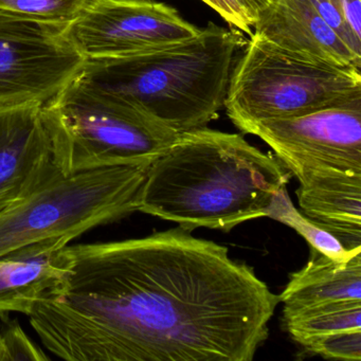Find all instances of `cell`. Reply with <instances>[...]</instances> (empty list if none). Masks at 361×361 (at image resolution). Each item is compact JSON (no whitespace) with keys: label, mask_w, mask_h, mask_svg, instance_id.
I'll use <instances>...</instances> for the list:
<instances>
[{"label":"cell","mask_w":361,"mask_h":361,"mask_svg":"<svg viewBox=\"0 0 361 361\" xmlns=\"http://www.w3.org/2000/svg\"><path fill=\"white\" fill-rule=\"evenodd\" d=\"M202 28L155 0H94L64 28L86 59L119 58L193 39Z\"/></svg>","instance_id":"9c48e42d"},{"label":"cell","mask_w":361,"mask_h":361,"mask_svg":"<svg viewBox=\"0 0 361 361\" xmlns=\"http://www.w3.org/2000/svg\"><path fill=\"white\" fill-rule=\"evenodd\" d=\"M71 269L29 316L69 361H251L279 295L185 228L66 246Z\"/></svg>","instance_id":"6da1fadb"},{"label":"cell","mask_w":361,"mask_h":361,"mask_svg":"<svg viewBox=\"0 0 361 361\" xmlns=\"http://www.w3.org/2000/svg\"><path fill=\"white\" fill-rule=\"evenodd\" d=\"M94 0H0V11L65 28Z\"/></svg>","instance_id":"e0dca14e"},{"label":"cell","mask_w":361,"mask_h":361,"mask_svg":"<svg viewBox=\"0 0 361 361\" xmlns=\"http://www.w3.org/2000/svg\"><path fill=\"white\" fill-rule=\"evenodd\" d=\"M84 62L62 27L0 11V105L47 104Z\"/></svg>","instance_id":"52a82bcc"},{"label":"cell","mask_w":361,"mask_h":361,"mask_svg":"<svg viewBox=\"0 0 361 361\" xmlns=\"http://www.w3.org/2000/svg\"><path fill=\"white\" fill-rule=\"evenodd\" d=\"M152 164L94 169L58 176L0 211V257L51 238L69 242L138 211Z\"/></svg>","instance_id":"5b68a950"},{"label":"cell","mask_w":361,"mask_h":361,"mask_svg":"<svg viewBox=\"0 0 361 361\" xmlns=\"http://www.w3.org/2000/svg\"><path fill=\"white\" fill-rule=\"evenodd\" d=\"M45 111L54 158L64 174L153 164L178 136L77 79L45 104Z\"/></svg>","instance_id":"277c9868"},{"label":"cell","mask_w":361,"mask_h":361,"mask_svg":"<svg viewBox=\"0 0 361 361\" xmlns=\"http://www.w3.org/2000/svg\"><path fill=\"white\" fill-rule=\"evenodd\" d=\"M299 344L310 354L323 358L361 360V329L308 338Z\"/></svg>","instance_id":"ac0fdd59"},{"label":"cell","mask_w":361,"mask_h":361,"mask_svg":"<svg viewBox=\"0 0 361 361\" xmlns=\"http://www.w3.org/2000/svg\"><path fill=\"white\" fill-rule=\"evenodd\" d=\"M361 301V252L338 262L310 247L307 264L289 276L279 301L283 314L318 304Z\"/></svg>","instance_id":"5bb4252c"},{"label":"cell","mask_w":361,"mask_h":361,"mask_svg":"<svg viewBox=\"0 0 361 361\" xmlns=\"http://www.w3.org/2000/svg\"><path fill=\"white\" fill-rule=\"evenodd\" d=\"M60 173L45 105H0V211L24 200Z\"/></svg>","instance_id":"30bf717a"},{"label":"cell","mask_w":361,"mask_h":361,"mask_svg":"<svg viewBox=\"0 0 361 361\" xmlns=\"http://www.w3.org/2000/svg\"><path fill=\"white\" fill-rule=\"evenodd\" d=\"M251 35L300 60L361 67V54L324 22L310 0H269L259 12Z\"/></svg>","instance_id":"8fae6325"},{"label":"cell","mask_w":361,"mask_h":361,"mask_svg":"<svg viewBox=\"0 0 361 361\" xmlns=\"http://www.w3.org/2000/svg\"><path fill=\"white\" fill-rule=\"evenodd\" d=\"M291 173L240 134L206 128L178 134L149 166L138 211L193 231L230 232L267 217Z\"/></svg>","instance_id":"7a4b0ae2"},{"label":"cell","mask_w":361,"mask_h":361,"mask_svg":"<svg viewBox=\"0 0 361 361\" xmlns=\"http://www.w3.org/2000/svg\"><path fill=\"white\" fill-rule=\"evenodd\" d=\"M246 42L240 31L209 23L187 41L119 58L86 59L75 79L181 134L219 118Z\"/></svg>","instance_id":"3957f363"},{"label":"cell","mask_w":361,"mask_h":361,"mask_svg":"<svg viewBox=\"0 0 361 361\" xmlns=\"http://www.w3.org/2000/svg\"><path fill=\"white\" fill-rule=\"evenodd\" d=\"M267 217L293 228L305 238L310 247L338 262H345L357 253L348 250L331 232L318 223L304 216L291 202L286 187L274 194L268 210Z\"/></svg>","instance_id":"2e32d148"},{"label":"cell","mask_w":361,"mask_h":361,"mask_svg":"<svg viewBox=\"0 0 361 361\" xmlns=\"http://www.w3.org/2000/svg\"><path fill=\"white\" fill-rule=\"evenodd\" d=\"M284 327L300 343L308 338L361 329V301L318 304L283 314Z\"/></svg>","instance_id":"9a60e30c"},{"label":"cell","mask_w":361,"mask_h":361,"mask_svg":"<svg viewBox=\"0 0 361 361\" xmlns=\"http://www.w3.org/2000/svg\"><path fill=\"white\" fill-rule=\"evenodd\" d=\"M238 128L269 145L299 183L321 169L361 174V99Z\"/></svg>","instance_id":"ba28073f"},{"label":"cell","mask_w":361,"mask_h":361,"mask_svg":"<svg viewBox=\"0 0 361 361\" xmlns=\"http://www.w3.org/2000/svg\"><path fill=\"white\" fill-rule=\"evenodd\" d=\"M360 99V69L293 58L250 35L232 69L224 109L238 128Z\"/></svg>","instance_id":"8992f818"},{"label":"cell","mask_w":361,"mask_h":361,"mask_svg":"<svg viewBox=\"0 0 361 361\" xmlns=\"http://www.w3.org/2000/svg\"><path fill=\"white\" fill-rule=\"evenodd\" d=\"M219 14L231 28L247 35L253 32L259 12L269 0H200Z\"/></svg>","instance_id":"ffe728a7"},{"label":"cell","mask_w":361,"mask_h":361,"mask_svg":"<svg viewBox=\"0 0 361 361\" xmlns=\"http://www.w3.org/2000/svg\"><path fill=\"white\" fill-rule=\"evenodd\" d=\"M299 183L295 194L304 215L348 250L361 251V174L321 169Z\"/></svg>","instance_id":"4fadbf2b"},{"label":"cell","mask_w":361,"mask_h":361,"mask_svg":"<svg viewBox=\"0 0 361 361\" xmlns=\"http://www.w3.org/2000/svg\"><path fill=\"white\" fill-rule=\"evenodd\" d=\"M324 22L352 48L361 54V37L346 22L341 0H310Z\"/></svg>","instance_id":"44dd1931"},{"label":"cell","mask_w":361,"mask_h":361,"mask_svg":"<svg viewBox=\"0 0 361 361\" xmlns=\"http://www.w3.org/2000/svg\"><path fill=\"white\" fill-rule=\"evenodd\" d=\"M67 238L26 245L0 257V318L13 312L30 316L35 306L64 280L71 269Z\"/></svg>","instance_id":"7c38bea8"},{"label":"cell","mask_w":361,"mask_h":361,"mask_svg":"<svg viewBox=\"0 0 361 361\" xmlns=\"http://www.w3.org/2000/svg\"><path fill=\"white\" fill-rule=\"evenodd\" d=\"M0 324V361L49 360V357L25 333L18 321Z\"/></svg>","instance_id":"d6986e66"}]
</instances>
